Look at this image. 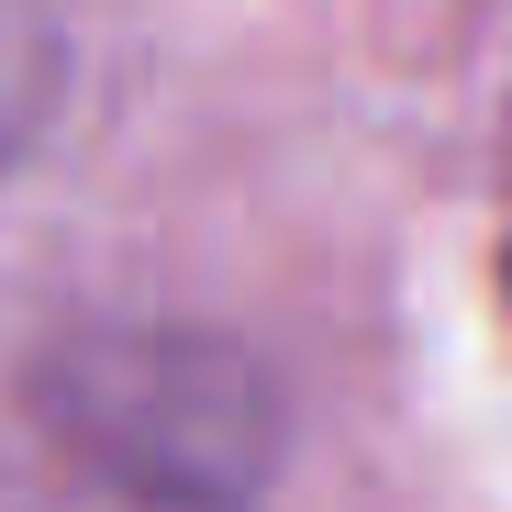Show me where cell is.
Masks as SVG:
<instances>
[{
    "label": "cell",
    "mask_w": 512,
    "mask_h": 512,
    "mask_svg": "<svg viewBox=\"0 0 512 512\" xmlns=\"http://www.w3.org/2000/svg\"><path fill=\"white\" fill-rule=\"evenodd\" d=\"M56 78H67L56 12H45V0H0V167H12L34 145V123L56 112Z\"/></svg>",
    "instance_id": "1"
}]
</instances>
